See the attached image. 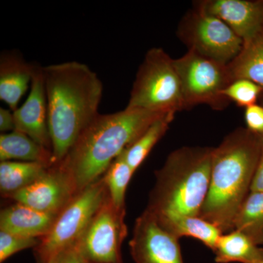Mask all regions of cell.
I'll return each mask as SVG.
<instances>
[{
    "label": "cell",
    "instance_id": "obj_15",
    "mask_svg": "<svg viewBox=\"0 0 263 263\" xmlns=\"http://www.w3.org/2000/svg\"><path fill=\"white\" fill-rule=\"evenodd\" d=\"M34 65L15 52L0 57V99L13 111L32 82Z\"/></svg>",
    "mask_w": 263,
    "mask_h": 263
},
{
    "label": "cell",
    "instance_id": "obj_2",
    "mask_svg": "<svg viewBox=\"0 0 263 263\" xmlns=\"http://www.w3.org/2000/svg\"><path fill=\"white\" fill-rule=\"evenodd\" d=\"M260 152V136L243 127L213 148L209 193L199 216L222 233L234 230L237 214L250 193Z\"/></svg>",
    "mask_w": 263,
    "mask_h": 263
},
{
    "label": "cell",
    "instance_id": "obj_21",
    "mask_svg": "<svg viewBox=\"0 0 263 263\" xmlns=\"http://www.w3.org/2000/svg\"><path fill=\"white\" fill-rule=\"evenodd\" d=\"M174 113L165 114L152 123L136 141L122 152L126 162L136 172L146 160L151 151L167 133L174 121Z\"/></svg>",
    "mask_w": 263,
    "mask_h": 263
},
{
    "label": "cell",
    "instance_id": "obj_3",
    "mask_svg": "<svg viewBox=\"0 0 263 263\" xmlns=\"http://www.w3.org/2000/svg\"><path fill=\"white\" fill-rule=\"evenodd\" d=\"M164 114L127 107L98 114L59 162L70 175L77 193L100 179L118 156Z\"/></svg>",
    "mask_w": 263,
    "mask_h": 263
},
{
    "label": "cell",
    "instance_id": "obj_8",
    "mask_svg": "<svg viewBox=\"0 0 263 263\" xmlns=\"http://www.w3.org/2000/svg\"><path fill=\"white\" fill-rule=\"evenodd\" d=\"M178 34L189 50L224 65H229L243 46L229 26L197 6L183 17Z\"/></svg>",
    "mask_w": 263,
    "mask_h": 263
},
{
    "label": "cell",
    "instance_id": "obj_13",
    "mask_svg": "<svg viewBox=\"0 0 263 263\" xmlns=\"http://www.w3.org/2000/svg\"><path fill=\"white\" fill-rule=\"evenodd\" d=\"M197 7L221 19L243 41L263 25V0H207Z\"/></svg>",
    "mask_w": 263,
    "mask_h": 263
},
{
    "label": "cell",
    "instance_id": "obj_19",
    "mask_svg": "<svg viewBox=\"0 0 263 263\" xmlns=\"http://www.w3.org/2000/svg\"><path fill=\"white\" fill-rule=\"evenodd\" d=\"M214 253L216 263H263V248L237 230L221 235Z\"/></svg>",
    "mask_w": 263,
    "mask_h": 263
},
{
    "label": "cell",
    "instance_id": "obj_26",
    "mask_svg": "<svg viewBox=\"0 0 263 263\" xmlns=\"http://www.w3.org/2000/svg\"><path fill=\"white\" fill-rule=\"evenodd\" d=\"M247 129L259 136H263V105L254 104L245 109Z\"/></svg>",
    "mask_w": 263,
    "mask_h": 263
},
{
    "label": "cell",
    "instance_id": "obj_17",
    "mask_svg": "<svg viewBox=\"0 0 263 263\" xmlns=\"http://www.w3.org/2000/svg\"><path fill=\"white\" fill-rule=\"evenodd\" d=\"M55 164L53 152L34 141L22 132L15 130L0 136V160Z\"/></svg>",
    "mask_w": 263,
    "mask_h": 263
},
{
    "label": "cell",
    "instance_id": "obj_20",
    "mask_svg": "<svg viewBox=\"0 0 263 263\" xmlns=\"http://www.w3.org/2000/svg\"><path fill=\"white\" fill-rule=\"evenodd\" d=\"M49 166L39 162L3 161L0 162V191L4 197L24 190L46 174Z\"/></svg>",
    "mask_w": 263,
    "mask_h": 263
},
{
    "label": "cell",
    "instance_id": "obj_16",
    "mask_svg": "<svg viewBox=\"0 0 263 263\" xmlns=\"http://www.w3.org/2000/svg\"><path fill=\"white\" fill-rule=\"evenodd\" d=\"M155 217L164 229L179 239L184 236L195 238L213 252L223 234L217 227L200 216L170 214Z\"/></svg>",
    "mask_w": 263,
    "mask_h": 263
},
{
    "label": "cell",
    "instance_id": "obj_18",
    "mask_svg": "<svg viewBox=\"0 0 263 263\" xmlns=\"http://www.w3.org/2000/svg\"><path fill=\"white\" fill-rule=\"evenodd\" d=\"M228 68L233 81L247 79L263 89V25L252 37L243 41L241 50Z\"/></svg>",
    "mask_w": 263,
    "mask_h": 263
},
{
    "label": "cell",
    "instance_id": "obj_24",
    "mask_svg": "<svg viewBox=\"0 0 263 263\" xmlns=\"http://www.w3.org/2000/svg\"><path fill=\"white\" fill-rule=\"evenodd\" d=\"M262 91V88L253 81L237 79L221 91V95L230 103L233 102L238 106L247 108L257 104Z\"/></svg>",
    "mask_w": 263,
    "mask_h": 263
},
{
    "label": "cell",
    "instance_id": "obj_7",
    "mask_svg": "<svg viewBox=\"0 0 263 263\" xmlns=\"http://www.w3.org/2000/svg\"><path fill=\"white\" fill-rule=\"evenodd\" d=\"M181 81L184 109L205 104L215 110L226 108L230 103L221 91L233 80L228 65L189 50L174 60Z\"/></svg>",
    "mask_w": 263,
    "mask_h": 263
},
{
    "label": "cell",
    "instance_id": "obj_4",
    "mask_svg": "<svg viewBox=\"0 0 263 263\" xmlns=\"http://www.w3.org/2000/svg\"><path fill=\"white\" fill-rule=\"evenodd\" d=\"M213 148L184 146L171 152L156 171L146 210L155 216H199L209 193Z\"/></svg>",
    "mask_w": 263,
    "mask_h": 263
},
{
    "label": "cell",
    "instance_id": "obj_23",
    "mask_svg": "<svg viewBox=\"0 0 263 263\" xmlns=\"http://www.w3.org/2000/svg\"><path fill=\"white\" fill-rule=\"evenodd\" d=\"M134 174L121 153L104 174L109 198L117 209H126V192Z\"/></svg>",
    "mask_w": 263,
    "mask_h": 263
},
{
    "label": "cell",
    "instance_id": "obj_30",
    "mask_svg": "<svg viewBox=\"0 0 263 263\" xmlns=\"http://www.w3.org/2000/svg\"><path fill=\"white\" fill-rule=\"evenodd\" d=\"M259 101L261 102L260 105H263V91H262V94H261V95H260V98H259Z\"/></svg>",
    "mask_w": 263,
    "mask_h": 263
},
{
    "label": "cell",
    "instance_id": "obj_28",
    "mask_svg": "<svg viewBox=\"0 0 263 263\" xmlns=\"http://www.w3.org/2000/svg\"><path fill=\"white\" fill-rule=\"evenodd\" d=\"M260 157L251 186V192H263V136H260Z\"/></svg>",
    "mask_w": 263,
    "mask_h": 263
},
{
    "label": "cell",
    "instance_id": "obj_12",
    "mask_svg": "<svg viewBox=\"0 0 263 263\" xmlns=\"http://www.w3.org/2000/svg\"><path fill=\"white\" fill-rule=\"evenodd\" d=\"M16 130L52 151L48 123V103L43 67L34 65L31 89L25 103L13 111Z\"/></svg>",
    "mask_w": 263,
    "mask_h": 263
},
{
    "label": "cell",
    "instance_id": "obj_11",
    "mask_svg": "<svg viewBox=\"0 0 263 263\" xmlns=\"http://www.w3.org/2000/svg\"><path fill=\"white\" fill-rule=\"evenodd\" d=\"M77 193L69 173L56 163L46 174L9 198L47 214H60Z\"/></svg>",
    "mask_w": 263,
    "mask_h": 263
},
{
    "label": "cell",
    "instance_id": "obj_9",
    "mask_svg": "<svg viewBox=\"0 0 263 263\" xmlns=\"http://www.w3.org/2000/svg\"><path fill=\"white\" fill-rule=\"evenodd\" d=\"M126 209H117L107 195L76 247L89 263H122L121 248L127 235Z\"/></svg>",
    "mask_w": 263,
    "mask_h": 263
},
{
    "label": "cell",
    "instance_id": "obj_25",
    "mask_svg": "<svg viewBox=\"0 0 263 263\" xmlns=\"http://www.w3.org/2000/svg\"><path fill=\"white\" fill-rule=\"evenodd\" d=\"M40 241V238L20 236L0 230V262H4L21 251L36 248Z\"/></svg>",
    "mask_w": 263,
    "mask_h": 263
},
{
    "label": "cell",
    "instance_id": "obj_5",
    "mask_svg": "<svg viewBox=\"0 0 263 263\" xmlns=\"http://www.w3.org/2000/svg\"><path fill=\"white\" fill-rule=\"evenodd\" d=\"M127 108L167 114L184 109L174 60L162 48L148 50L136 74Z\"/></svg>",
    "mask_w": 263,
    "mask_h": 263
},
{
    "label": "cell",
    "instance_id": "obj_10",
    "mask_svg": "<svg viewBox=\"0 0 263 263\" xmlns=\"http://www.w3.org/2000/svg\"><path fill=\"white\" fill-rule=\"evenodd\" d=\"M129 246L136 263H184L179 238L146 210L136 219Z\"/></svg>",
    "mask_w": 263,
    "mask_h": 263
},
{
    "label": "cell",
    "instance_id": "obj_29",
    "mask_svg": "<svg viewBox=\"0 0 263 263\" xmlns=\"http://www.w3.org/2000/svg\"><path fill=\"white\" fill-rule=\"evenodd\" d=\"M15 119L13 113L9 109L0 108V131L2 133L15 130Z\"/></svg>",
    "mask_w": 263,
    "mask_h": 263
},
{
    "label": "cell",
    "instance_id": "obj_6",
    "mask_svg": "<svg viewBox=\"0 0 263 263\" xmlns=\"http://www.w3.org/2000/svg\"><path fill=\"white\" fill-rule=\"evenodd\" d=\"M107 195L103 176L76 194L57 216L49 233L34 248L41 263H47L77 245Z\"/></svg>",
    "mask_w": 263,
    "mask_h": 263
},
{
    "label": "cell",
    "instance_id": "obj_27",
    "mask_svg": "<svg viewBox=\"0 0 263 263\" xmlns=\"http://www.w3.org/2000/svg\"><path fill=\"white\" fill-rule=\"evenodd\" d=\"M53 259L54 263H89L76 246L60 252Z\"/></svg>",
    "mask_w": 263,
    "mask_h": 263
},
{
    "label": "cell",
    "instance_id": "obj_22",
    "mask_svg": "<svg viewBox=\"0 0 263 263\" xmlns=\"http://www.w3.org/2000/svg\"><path fill=\"white\" fill-rule=\"evenodd\" d=\"M234 230L263 245V192H250L235 217Z\"/></svg>",
    "mask_w": 263,
    "mask_h": 263
},
{
    "label": "cell",
    "instance_id": "obj_31",
    "mask_svg": "<svg viewBox=\"0 0 263 263\" xmlns=\"http://www.w3.org/2000/svg\"><path fill=\"white\" fill-rule=\"evenodd\" d=\"M47 263H54V262H53V259H51V260L48 261Z\"/></svg>",
    "mask_w": 263,
    "mask_h": 263
},
{
    "label": "cell",
    "instance_id": "obj_14",
    "mask_svg": "<svg viewBox=\"0 0 263 263\" xmlns=\"http://www.w3.org/2000/svg\"><path fill=\"white\" fill-rule=\"evenodd\" d=\"M59 214H47L18 202L2 209L0 230L28 238L46 236Z\"/></svg>",
    "mask_w": 263,
    "mask_h": 263
},
{
    "label": "cell",
    "instance_id": "obj_1",
    "mask_svg": "<svg viewBox=\"0 0 263 263\" xmlns=\"http://www.w3.org/2000/svg\"><path fill=\"white\" fill-rule=\"evenodd\" d=\"M55 164L65 159L98 115L103 85L87 65L72 61L43 67Z\"/></svg>",
    "mask_w": 263,
    "mask_h": 263
}]
</instances>
